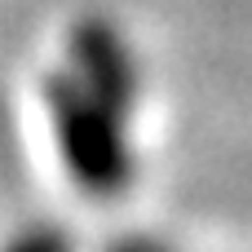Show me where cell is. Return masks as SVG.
Returning a JSON list of instances; mask_svg holds the SVG:
<instances>
[{
    "label": "cell",
    "mask_w": 252,
    "mask_h": 252,
    "mask_svg": "<svg viewBox=\"0 0 252 252\" xmlns=\"http://www.w3.org/2000/svg\"><path fill=\"white\" fill-rule=\"evenodd\" d=\"M44 111L66 173L93 199H115L133 186V151L124 137L128 115H120L111 102L89 93L71 71L44 75Z\"/></svg>",
    "instance_id": "cell-1"
},
{
    "label": "cell",
    "mask_w": 252,
    "mask_h": 252,
    "mask_svg": "<svg viewBox=\"0 0 252 252\" xmlns=\"http://www.w3.org/2000/svg\"><path fill=\"white\" fill-rule=\"evenodd\" d=\"M66 71L89 93L111 102L120 115H133L137 93H142V75L133 62V49L124 44V35L106 18H80L71 27V66Z\"/></svg>",
    "instance_id": "cell-2"
},
{
    "label": "cell",
    "mask_w": 252,
    "mask_h": 252,
    "mask_svg": "<svg viewBox=\"0 0 252 252\" xmlns=\"http://www.w3.org/2000/svg\"><path fill=\"white\" fill-rule=\"evenodd\" d=\"M0 252H71V244H66V235L58 226H27V230H18Z\"/></svg>",
    "instance_id": "cell-3"
},
{
    "label": "cell",
    "mask_w": 252,
    "mask_h": 252,
    "mask_svg": "<svg viewBox=\"0 0 252 252\" xmlns=\"http://www.w3.org/2000/svg\"><path fill=\"white\" fill-rule=\"evenodd\" d=\"M106 252H173V248L159 239H146V235H128V239H115Z\"/></svg>",
    "instance_id": "cell-4"
}]
</instances>
